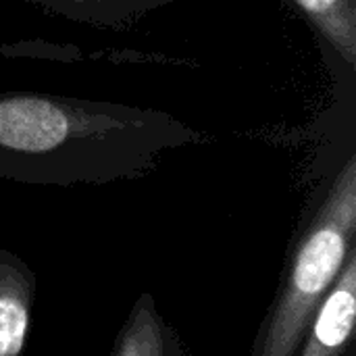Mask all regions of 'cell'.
<instances>
[{"label": "cell", "mask_w": 356, "mask_h": 356, "mask_svg": "<svg viewBox=\"0 0 356 356\" xmlns=\"http://www.w3.org/2000/svg\"><path fill=\"white\" fill-rule=\"evenodd\" d=\"M204 134L177 117L111 100L0 92V177L40 184H111L154 169Z\"/></svg>", "instance_id": "cell-1"}, {"label": "cell", "mask_w": 356, "mask_h": 356, "mask_svg": "<svg viewBox=\"0 0 356 356\" xmlns=\"http://www.w3.org/2000/svg\"><path fill=\"white\" fill-rule=\"evenodd\" d=\"M356 238V150L350 146L290 259L280 294L254 340L252 356H296Z\"/></svg>", "instance_id": "cell-2"}, {"label": "cell", "mask_w": 356, "mask_h": 356, "mask_svg": "<svg viewBox=\"0 0 356 356\" xmlns=\"http://www.w3.org/2000/svg\"><path fill=\"white\" fill-rule=\"evenodd\" d=\"M356 319V248L346 259L336 284L317 309L302 340L300 356H344Z\"/></svg>", "instance_id": "cell-3"}, {"label": "cell", "mask_w": 356, "mask_h": 356, "mask_svg": "<svg viewBox=\"0 0 356 356\" xmlns=\"http://www.w3.org/2000/svg\"><path fill=\"white\" fill-rule=\"evenodd\" d=\"M38 277L10 250L0 248V356H25Z\"/></svg>", "instance_id": "cell-4"}, {"label": "cell", "mask_w": 356, "mask_h": 356, "mask_svg": "<svg viewBox=\"0 0 356 356\" xmlns=\"http://www.w3.org/2000/svg\"><path fill=\"white\" fill-rule=\"evenodd\" d=\"M317 35L325 60L340 75H356V0H284Z\"/></svg>", "instance_id": "cell-5"}, {"label": "cell", "mask_w": 356, "mask_h": 356, "mask_svg": "<svg viewBox=\"0 0 356 356\" xmlns=\"http://www.w3.org/2000/svg\"><path fill=\"white\" fill-rule=\"evenodd\" d=\"M111 356H188L177 330L161 315L152 294H142L111 350Z\"/></svg>", "instance_id": "cell-6"}, {"label": "cell", "mask_w": 356, "mask_h": 356, "mask_svg": "<svg viewBox=\"0 0 356 356\" xmlns=\"http://www.w3.org/2000/svg\"><path fill=\"white\" fill-rule=\"evenodd\" d=\"M17 2L35 4L48 13H54L58 17L77 23L117 27L136 21L154 8L175 4L181 0H17Z\"/></svg>", "instance_id": "cell-7"}]
</instances>
